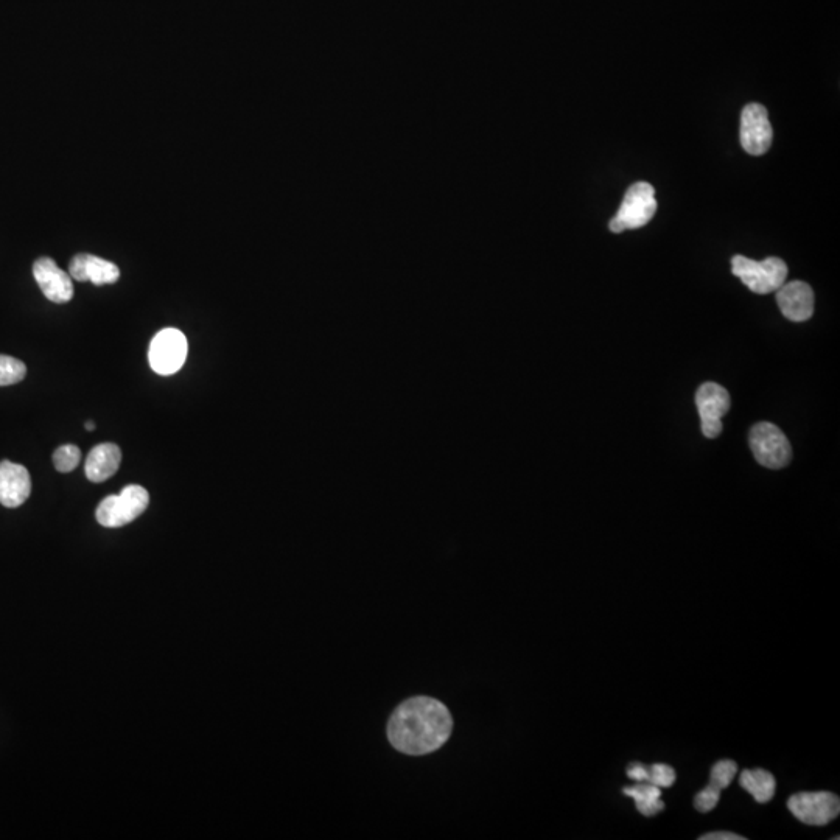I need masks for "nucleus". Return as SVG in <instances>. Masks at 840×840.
Here are the masks:
<instances>
[{
    "label": "nucleus",
    "instance_id": "nucleus-1",
    "mask_svg": "<svg viewBox=\"0 0 840 840\" xmlns=\"http://www.w3.org/2000/svg\"><path fill=\"white\" fill-rule=\"evenodd\" d=\"M453 732V718L441 700L419 696L405 700L392 713L388 738L405 755L436 752Z\"/></svg>",
    "mask_w": 840,
    "mask_h": 840
},
{
    "label": "nucleus",
    "instance_id": "nucleus-2",
    "mask_svg": "<svg viewBox=\"0 0 840 840\" xmlns=\"http://www.w3.org/2000/svg\"><path fill=\"white\" fill-rule=\"evenodd\" d=\"M657 212L654 187L649 182H635L627 189L620 210L610 220V231L615 234L627 229L643 228L654 218Z\"/></svg>",
    "mask_w": 840,
    "mask_h": 840
},
{
    "label": "nucleus",
    "instance_id": "nucleus-3",
    "mask_svg": "<svg viewBox=\"0 0 840 840\" xmlns=\"http://www.w3.org/2000/svg\"><path fill=\"white\" fill-rule=\"evenodd\" d=\"M732 273L742 280L749 290L756 294L775 293L788 277V265L778 257H767L763 262L735 256L732 259Z\"/></svg>",
    "mask_w": 840,
    "mask_h": 840
},
{
    "label": "nucleus",
    "instance_id": "nucleus-4",
    "mask_svg": "<svg viewBox=\"0 0 840 840\" xmlns=\"http://www.w3.org/2000/svg\"><path fill=\"white\" fill-rule=\"evenodd\" d=\"M148 490L142 486H126L119 495H109L98 504L97 522L106 528H120L134 522L147 511Z\"/></svg>",
    "mask_w": 840,
    "mask_h": 840
},
{
    "label": "nucleus",
    "instance_id": "nucleus-5",
    "mask_svg": "<svg viewBox=\"0 0 840 840\" xmlns=\"http://www.w3.org/2000/svg\"><path fill=\"white\" fill-rule=\"evenodd\" d=\"M750 448L761 466L778 470L788 466L792 448L786 434L770 422H760L750 430Z\"/></svg>",
    "mask_w": 840,
    "mask_h": 840
},
{
    "label": "nucleus",
    "instance_id": "nucleus-6",
    "mask_svg": "<svg viewBox=\"0 0 840 840\" xmlns=\"http://www.w3.org/2000/svg\"><path fill=\"white\" fill-rule=\"evenodd\" d=\"M187 352L186 335L178 329H164L151 341L148 360L156 374L173 375L186 363Z\"/></svg>",
    "mask_w": 840,
    "mask_h": 840
},
{
    "label": "nucleus",
    "instance_id": "nucleus-7",
    "mask_svg": "<svg viewBox=\"0 0 840 840\" xmlns=\"http://www.w3.org/2000/svg\"><path fill=\"white\" fill-rule=\"evenodd\" d=\"M788 809L806 825H828L839 816L840 800L833 792H800L789 798Z\"/></svg>",
    "mask_w": 840,
    "mask_h": 840
},
{
    "label": "nucleus",
    "instance_id": "nucleus-8",
    "mask_svg": "<svg viewBox=\"0 0 840 840\" xmlns=\"http://www.w3.org/2000/svg\"><path fill=\"white\" fill-rule=\"evenodd\" d=\"M730 403V394L718 383H704L697 389L696 405L705 438H718L722 433V417L730 410Z\"/></svg>",
    "mask_w": 840,
    "mask_h": 840
},
{
    "label": "nucleus",
    "instance_id": "nucleus-9",
    "mask_svg": "<svg viewBox=\"0 0 840 840\" xmlns=\"http://www.w3.org/2000/svg\"><path fill=\"white\" fill-rule=\"evenodd\" d=\"M741 145L752 156H761L769 150L774 139V131L769 122L767 109L760 103H750L742 109Z\"/></svg>",
    "mask_w": 840,
    "mask_h": 840
},
{
    "label": "nucleus",
    "instance_id": "nucleus-10",
    "mask_svg": "<svg viewBox=\"0 0 840 840\" xmlns=\"http://www.w3.org/2000/svg\"><path fill=\"white\" fill-rule=\"evenodd\" d=\"M33 276L39 288L49 301L66 304L74 298V282L66 271L56 265L50 257H41L33 265Z\"/></svg>",
    "mask_w": 840,
    "mask_h": 840
},
{
    "label": "nucleus",
    "instance_id": "nucleus-11",
    "mask_svg": "<svg viewBox=\"0 0 840 840\" xmlns=\"http://www.w3.org/2000/svg\"><path fill=\"white\" fill-rule=\"evenodd\" d=\"M777 304L784 318L792 322L809 321L814 315V291L802 280L784 282L777 291Z\"/></svg>",
    "mask_w": 840,
    "mask_h": 840
},
{
    "label": "nucleus",
    "instance_id": "nucleus-12",
    "mask_svg": "<svg viewBox=\"0 0 840 840\" xmlns=\"http://www.w3.org/2000/svg\"><path fill=\"white\" fill-rule=\"evenodd\" d=\"M32 494V478L21 464L0 462V504L5 508H19Z\"/></svg>",
    "mask_w": 840,
    "mask_h": 840
},
{
    "label": "nucleus",
    "instance_id": "nucleus-13",
    "mask_svg": "<svg viewBox=\"0 0 840 840\" xmlns=\"http://www.w3.org/2000/svg\"><path fill=\"white\" fill-rule=\"evenodd\" d=\"M69 274L78 282H92L98 287L116 284L120 279V270L116 263L91 254H77L70 260Z\"/></svg>",
    "mask_w": 840,
    "mask_h": 840
},
{
    "label": "nucleus",
    "instance_id": "nucleus-14",
    "mask_svg": "<svg viewBox=\"0 0 840 840\" xmlns=\"http://www.w3.org/2000/svg\"><path fill=\"white\" fill-rule=\"evenodd\" d=\"M120 462H122V452L119 445L111 444V442L98 444L97 447L92 448L86 458V466H84L86 476L92 483H103L116 475Z\"/></svg>",
    "mask_w": 840,
    "mask_h": 840
},
{
    "label": "nucleus",
    "instance_id": "nucleus-15",
    "mask_svg": "<svg viewBox=\"0 0 840 840\" xmlns=\"http://www.w3.org/2000/svg\"><path fill=\"white\" fill-rule=\"evenodd\" d=\"M623 794L634 800L638 812L643 814L644 817L657 816L658 812L665 809V803L660 798L662 797V788H658L652 783L634 784V786L624 788Z\"/></svg>",
    "mask_w": 840,
    "mask_h": 840
},
{
    "label": "nucleus",
    "instance_id": "nucleus-16",
    "mask_svg": "<svg viewBox=\"0 0 840 840\" xmlns=\"http://www.w3.org/2000/svg\"><path fill=\"white\" fill-rule=\"evenodd\" d=\"M739 784L752 794L758 803H769L777 789L774 775L764 769L744 770L739 777Z\"/></svg>",
    "mask_w": 840,
    "mask_h": 840
},
{
    "label": "nucleus",
    "instance_id": "nucleus-17",
    "mask_svg": "<svg viewBox=\"0 0 840 840\" xmlns=\"http://www.w3.org/2000/svg\"><path fill=\"white\" fill-rule=\"evenodd\" d=\"M27 375V366L18 358L0 355V386H11L22 382Z\"/></svg>",
    "mask_w": 840,
    "mask_h": 840
},
{
    "label": "nucleus",
    "instance_id": "nucleus-18",
    "mask_svg": "<svg viewBox=\"0 0 840 840\" xmlns=\"http://www.w3.org/2000/svg\"><path fill=\"white\" fill-rule=\"evenodd\" d=\"M81 461L80 448L77 445L67 444L61 445L55 453H53V464L56 470L61 473H69L77 469Z\"/></svg>",
    "mask_w": 840,
    "mask_h": 840
},
{
    "label": "nucleus",
    "instance_id": "nucleus-19",
    "mask_svg": "<svg viewBox=\"0 0 840 840\" xmlns=\"http://www.w3.org/2000/svg\"><path fill=\"white\" fill-rule=\"evenodd\" d=\"M738 774V764L732 760H722L714 764L711 769L710 783L716 788L725 789L732 784Z\"/></svg>",
    "mask_w": 840,
    "mask_h": 840
},
{
    "label": "nucleus",
    "instance_id": "nucleus-20",
    "mask_svg": "<svg viewBox=\"0 0 840 840\" xmlns=\"http://www.w3.org/2000/svg\"><path fill=\"white\" fill-rule=\"evenodd\" d=\"M649 783L658 788H671L676 783V770L668 764H652L649 767Z\"/></svg>",
    "mask_w": 840,
    "mask_h": 840
},
{
    "label": "nucleus",
    "instance_id": "nucleus-21",
    "mask_svg": "<svg viewBox=\"0 0 840 840\" xmlns=\"http://www.w3.org/2000/svg\"><path fill=\"white\" fill-rule=\"evenodd\" d=\"M719 800H721V789L710 783L694 798V808L699 812H710L718 806Z\"/></svg>",
    "mask_w": 840,
    "mask_h": 840
},
{
    "label": "nucleus",
    "instance_id": "nucleus-22",
    "mask_svg": "<svg viewBox=\"0 0 840 840\" xmlns=\"http://www.w3.org/2000/svg\"><path fill=\"white\" fill-rule=\"evenodd\" d=\"M627 777L635 783H649V767L641 763H632L627 767Z\"/></svg>",
    "mask_w": 840,
    "mask_h": 840
},
{
    "label": "nucleus",
    "instance_id": "nucleus-23",
    "mask_svg": "<svg viewBox=\"0 0 840 840\" xmlns=\"http://www.w3.org/2000/svg\"><path fill=\"white\" fill-rule=\"evenodd\" d=\"M746 837L738 836L735 833H728V831H716V833H708L705 836H700V840H744Z\"/></svg>",
    "mask_w": 840,
    "mask_h": 840
},
{
    "label": "nucleus",
    "instance_id": "nucleus-24",
    "mask_svg": "<svg viewBox=\"0 0 840 840\" xmlns=\"http://www.w3.org/2000/svg\"><path fill=\"white\" fill-rule=\"evenodd\" d=\"M86 430H89V431L95 430L94 422H86Z\"/></svg>",
    "mask_w": 840,
    "mask_h": 840
}]
</instances>
